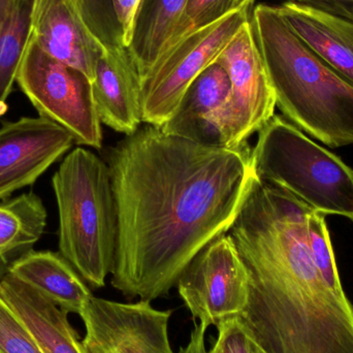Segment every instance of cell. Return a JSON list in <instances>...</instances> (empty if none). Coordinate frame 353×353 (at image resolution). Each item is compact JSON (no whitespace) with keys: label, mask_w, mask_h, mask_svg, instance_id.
<instances>
[{"label":"cell","mask_w":353,"mask_h":353,"mask_svg":"<svg viewBox=\"0 0 353 353\" xmlns=\"http://www.w3.org/2000/svg\"><path fill=\"white\" fill-rule=\"evenodd\" d=\"M230 77V95L218 119L222 147L247 143L275 115L276 97L250 19L216 58Z\"/></svg>","instance_id":"7"},{"label":"cell","mask_w":353,"mask_h":353,"mask_svg":"<svg viewBox=\"0 0 353 353\" xmlns=\"http://www.w3.org/2000/svg\"><path fill=\"white\" fill-rule=\"evenodd\" d=\"M16 82L39 116L65 128L74 144L94 149L103 147L101 122L91 81L80 70L45 53L31 35Z\"/></svg>","instance_id":"5"},{"label":"cell","mask_w":353,"mask_h":353,"mask_svg":"<svg viewBox=\"0 0 353 353\" xmlns=\"http://www.w3.org/2000/svg\"><path fill=\"white\" fill-rule=\"evenodd\" d=\"M250 21L282 113L332 148L352 145V83L301 41L278 6L259 4Z\"/></svg>","instance_id":"2"},{"label":"cell","mask_w":353,"mask_h":353,"mask_svg":"<svg viewBox=\"0 0 353 353\" xmlns=\"http://www.w3.org/2000/svg\"><path fill=\"white\" fill-rule=\"evenodd\" d=\"M48 213L33 192L0 201V279L41 240Z\"/></svg>","instance_id":"17"},{"label":"cell","mask_w":353,"mask_h":353,"mask_svg":"<svg viewBox=\"0 0 353 353\" xmlns=\"http://www.w3.org/2000/svg\"><path fill=\"white\" fill-rule=\"evenodd\" d=\"M4 298L22 319L43 353H84L68 313L30 286L6 274L0 279Z\"/></svg>","instance_id":"15"},{"label":"cell","mask_w":353,"mask_h":353,"mask_svg":"<svg viewBox=\"0 0 353 353\" xmlns=\"http://www.w3.org/2000/svg\"><path fill=\"white\" fill-rule=\"evenodd\" d=\"M0 353H43L0 288Z\"/></svg>","instance_id":"23"},{"label":"cell","mask_w":353,"mask_h":353,"mask_svg":"<svg viewBox=\"0 0 353 353\" xmlns=\"http://www.w3.org/2000/svg\"><path fill=\"white\" fill-rule=\"evenodd\" d=\"M59 252L92 288L105 285L117 242V212L107 163L78 147L52 178Z\"/></svg>","instance_id":"3"},{"label":"cell","mask_w":353,"mask_h":353,"mask_svg":"<svg viewBox=\"0 0 353 353\" xmlns=\"http://www.w3.org/2000/svg\"><path fill=\"white\" fill-rule=\"evenodd\" d=\"M84 353H175L169 336L172 311L149 301L119 303L91 296L80 314Z\"/></svg>","instance_id":"9"},{"label":"cell","mask_w":353,"mask_h":353,"mask_svg":"<svg viewBox=\"0 0 353 353\" xmlns=\"http://www.w3.org/2000/svg\"><path fill=\"white\" fill-rule=\"evenodd\" d=\"M33 0H0V117L16 82L21 59L30 37Z\"/></svg>","instance_id":"19"},{"label":"cell","mask_w":353,"mask_h":353,"mask_svg":"<svg viewBox=\"0 0 353 353\" xmlns=\"http://www.w3.org/2000/svg\"><path fill=\"white\" fill-rule=\"evenodd\" d=\"M186 4L187 0H140L128 48L141 80L167 48Z\"/></svg>","instance_id":"18"},{"label":"cell","mask_w":353,"mask_h":353,"mask_svg":"<svg viewBox=\"0 0 353 353\" xmlns=\"http://www.w3.org/2000/svg\"><path fill=\"white\" fill-rule=\"evenodd\" d=\"M68 313L81 314L92 294L74 268L53 251H30L8 273Z\"/></svg>","instance_id":"16"},{"label":"cell","mask_w":353,"mask_h":353,"mask_svg":"<svg viewBox=\"0 0 353 353\" xmlns=\"http://www.w3.org/2000/svg\"><path fill=\"white\" fill-rule=\"evenodd\" d=\"M30 35L45 53L94 80L105 46L93 34L72 0H33Z\"/></svg>","instance_id":"11"},{"label":"cell","mask_w":353,"mask_h":353,"mask_svg":"<svg viewBox=\"0 0 353 353\" xmlns=\"http://www.w3.org/2000/svg\"><path fill=\"white\" fill-rule=\"evenodd\" d=\"M218 335L208 353H265L241 317L217 325Z\"/></svg>","instance_id":"24"},{"label":"cell","mask_w":353,"mask_h":353,"mask_svg":"<svg viewBox=\"0 0 353 353\" xmlns=\"http://www.w3.org/2000/svg\"><path fill=\"white\" fill-rule=\"evenodd\" d=\"M179 296L205 327L242 317L249 301V277L228 232L201 249L176 282Z\"/></svg>","instance_id":"8"},{"label":"cell","mask_w":353,"mask_h":353,"mask_svg":"<svg viewBox=\"0 0 353 353\" xmlns=\"http://www.w3.org/2000/svg\"><path fill=\"white\" fill-rule=\"evenodd\" d=\"M252 161L259 180L325 215L353 222V171L280 116L259 130Z\"/></svg>","instance_id":"4"},{"label":"cell","mask_w":353,"mask_h":353,"mask_svg":"<svg viewBox=\"0 0 353 353\" xmlns=\"http://www.w3.org/2000/svg\"><path fill=\"white\" fill-rule=\"evenodd\" d=\"M140 0H113L114 10L122 30V43L125 47L132 39L134 17Z\"/></svg>","instance_id":"25"},{"label":"cell","mask_w":353,"mask_h":353,"mask_svg":"<svg viewBox=\"0 0 353 353\" xmlns=\"http://www.w3.org/2000/svg\"><path fill=\"white\" fill-rule=\"evenodd\" d=\"M230 95V77L213 62L191 83L174 115L159 128L205 146L222 147L218 119Z\"/></svg>","instance_id":"13"},{"label":"cell","mask_w":353,"mask_h":353,"mask_svg":"<svg viewBox=\"0 0 353 353\" xmlns=\"http://www.w3.org/2000/svg\"><path fill=\"white\" fill-rule=\"evenodd\" d=\"M239 8L236 0H187L182 18L165 50L189 33L216 22Z\"/></svg>","instance_id":"22"},{"label":"cell","mask_w":353,"mask_h":353,"mask_svg":"<svg viewBox=\"0 0 353 353\" xmlns=\"http://www.w3.org/2000/svg\"><path fill=\"white\" fill-rule=\"evenodd\" d=\"M278 8L301 41L353 84V23L306 4L283 2Z\"/></svg>","instance_id":"14"},{"label":"cell","mask_w":353,"mask_h":353,"mask_svg":"<svg viewBox=\"0 0 353 353\" xmlns=\"http://www.w3.org/2000/svg\"><path fill=\"white\" fill-rule=\"evenodd\" d=\"M205 332L207 327H203L201 323H194L188 343L181 347L179 353H208L205 348Z\"/></svg>","instance_id":"27"},{"label":"cell","mask_w":353,"mask_h":353,"mask_svg":"<svg viewBox=\"0 0 353 353\" xmlns=\"http://www.w3.org/2000/svg\"><path fill=\"white\" fill-rule=\"evenodd\" d=\"M248 8H236L189 33L159 56L141 80L142 122L161 128L174 115L191 83L215 61L250 19Z\"/></svg>","instance_id":"6"},{"label":"cell","mask_w":353,"mask_h":353,"mask_svg":"<svg viewBox=\"0 0 353 353\" xmlns=\"http://www.w3.org/2000/svg\"><path fill=\"white\" fill-rule=\"evenodd\" d=\"M331 12L353 23V0H285Z\"/></svg>","instance_id":"26"},{"label":"cell","mask_w":353,"mask_h":353,"mask_svg":"<svg viewBox=\"0 0 353 353\" xmlns=\"http://www.w3.org/2000/svg\"><path fill=\"white\" fill-rule=\"evenodd\" d=\"M248 143L212 147L146 124L108 152L117 212L112 285L167 296L193 257L232 228L259 180Z\"/></svg>","instance_id":"1"},{"label":"cell","mask_w":353,"mask_h":353,"mask_svg":"<svg viewBox=\"0 0 353 353\" xmlns=\"http://www.w3.org/2000/svg\"><path fill=\"white\" fill-rule=\"evenodd\" d=\"M308 240L313 261L325 283L337 294H345L340 280L325 214L314 210L309 213Z\"/></svg>","instance_id":"20"},{"label":"cell","mask_w":353,"mask_h":353,"mask_svg":"<svg viewBox=\"0 0 353 353\" xmlns=\"http://www.w3.org/2000/svg\"><path fill=\"white\" fill-rule=\"evenodd\" d=\"M236 2H238V6L242 8V6H250L254 0H236Z\"/></svg>","instance_id":"28"},{"label":"cell","mask_w":353,"mask_h":353,"mask_svg":"<svg viewBox=\"0 0 353 353\" xmlns=\"http://www.w3.org/2000/svg\"><path fill=\"white\" fill-rule=\"evenodd\" d=\"M74 144L70 132L47 118L21 117L0 126V201L34 184Z\"/></svg>","instance_id":"10"},{"label":"cell","mask_w":353,"mask_h":353,"mask_svg":"<svg viewBox=\"0 0 353 353\" xmlns=\"http://www.w3.org/2000/svg\"><path fill=\"white\" fill-rule=\"evenodd\" d=\"M92 95L101 123L125 136L142 123L141 76L130 49L107 46L95 68Z\"/></svg>","instance_id":"12"},{"label":"cell","mask_w":353,"mask_h":353,"mask_svg":"<svg viewBox=\"0 0 353 353\" xmlns=\"http://www.w3.org/2000/svg\"><path fill=\"white\" fill-rule=\"evenodd\" d=\"M93 34L107 46L123 45L113 0H72ZM124 46V45H123Z\"/></svg>","instance_id":"21"}]
</instances>
